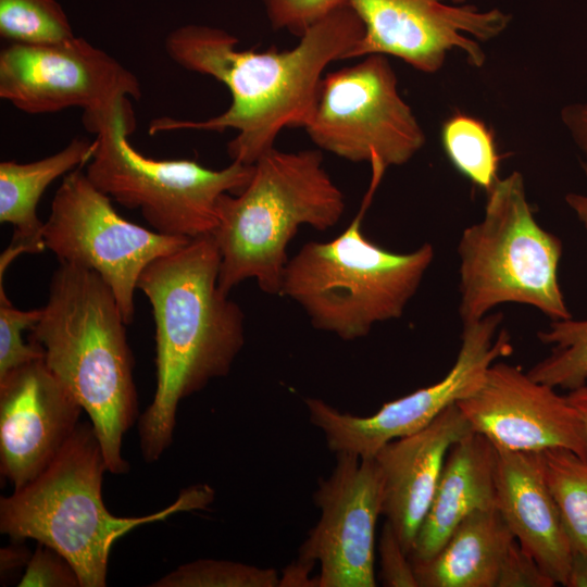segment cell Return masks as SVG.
<instances>
[{
  "mask_svg": "<svg viewBox=\"0 0 587 587\" xmlns=\"http://www.w3.org/2000/svg\"><path fill=\"white\" fill-rule=\"evenodd\" d=\"M220 263L205 235L159 257L138 279L155 323L157 387L138 425L146 462L172 445L180 401L227 375L243 347V313L218 287Z\"/></svg>",
  "mask_w": 587,
  "mask_h": 587,
  "instance_id": "2",
  "label": "cell"
},
{
  "mask_svg": "<svg viewBox=\"0 0 587 587\" xmlns=\"http://www.w3.org/2000/svg\"><path fill=\"white\" fill-rule=\"evenodd\" d=\"M321 517L299 548L302 562L320 563L319 587L376 586L375 529L383 515V479L375 459L336 453L313 495Z\"/></svg>",
  "mask_w": 587,
  "mask_h": 587,
  "instance_id": "14",
  "label": "cell"
},
{
  "mask_svg": "<svg viewBox=\"0 0 587 587\" xmlns=\"http://www.w3.org/2000/svg\"><path fill=\"white\" fill-rule=\"evenodd\" d=\"M380 180L372 174L359 213L339 236L303 245L283 273L280 295L301 305L314 327L344 340L399 319L435 257L428 242L399 253L365 237L362 220Z\"/></svg>",
  "mask_w": 587,
  "mask_h": 587,
  "instance_id": "6",
  "label": "cell"
},
{
  "mask_svg": "<svg viewBox=\"0 0 587 587\" xmlns=\"http://www.w3.org/2000/svg\"><path fill=\"white\" fill-rule=\"evenodd\" d=\"M30 557L32 553L25 546H22V541H18V545L2 548L0 551L1 572L5 573L27 565Z\"/></svg>",
  "mask_w": 587,
  "mask_h": 587,
  "instance_id": "33",
  "label": "cell"
},
{
  "mask_svg": "<svg viewBox=\"0 0 587 587\" xmlns=\"http://www.w3.org/2000/svg\"><path fill=\"white\" fill-rule=\"evenodd\" d=\"M561 121L583 154L582 166L587 175V101L565 105L561 110Z\"/></svg>",
  "mask_w": 587,
  "mask_h": 587,
  "instance_id": "32",
  "label": "cell"
},
{
  "mask_svg": "<svg viewBox=\"0 0 587 587\" xmlns=\"http://www.w3.org/2000/svg\"><path fill=\"white\" fill-rule=\"evenodd\" d=\"M497 449L496 508L520 546L565 586L573 547L545 478L540 452Z\"/></svg>",
  "mask_w": 587,
  "mask_h": 587,
  "instance_id": "18",
  "label": "cell"
},
{
  "mask_svg": "<svg viewBox=\"0 0 587 587\" xmlns=\"http://www.w3.org/2000/svg\"><path fill=\"white\" fill-rule=\"evenodd\" d=\"M345 208L319 150L286 152L274 147L264 152L242 191L218 200L212 237L221 257L220 289L228 295L252 278L262 291L280 295L287 246L298 228L334 227Z\"/></svg>",
  "mask_w": 587,
  "mask_h": 587,
  "instance_id": "5",
  "label": "cell"
},
{
  "mask_svg": "<svg viewBox=\"0 0 587 587\" xmlns=\"http://www.w3.org/2000/svg\"><path fill=\"white\" fill-rule=\"evenodd\" d=\"M540 455L572 547L587 555V458L566 449H548Z\"/></svg>",
  "mask_w": 587,
  "mask_h": 587,
  "instance_id": "22",
  "label": "cell"
},
{
  "mask_svg": "<svg viewBox=\"0 0 587 587\" xmlns=\"http://www.w3.org/2000/svg\"><path fill=\"white\" fill-rule=\"evenodd\" d=\"M43 242L59 260L95 271L114 295L126 324L143 270L191 239L147 229L123 218L111 198L78 167L64 176L43 224Z\"/></svg>",
  "mask_w": 587,
  "mask_h": 587,
  "instance_id": "9",
  "label": "cell"
},
{
  "mask_svg": "<svg viewBox=\"0 0 587 587\" xmlns=\"http://www.w3.org/2000/svg\"><path fill=\"white\" fill-rule=\"evenodd\" d=\"M0 35L26 45L57 43L75 36L57 0H0Z\"/></svg>",
  "mask_w": 587,
  "mask_h": 587,
  "instance_id": "25",
  "label": "cell"
},
{
  "mask_svg": "<svg viewBox=\"0 0 587 587\" xmlns=\"http://www.w3.org/2000/svg\"><path fill=\"white\" fill-rule=\"evenodd\" d=\"M496 467L497 449L482 434L471 432L450 448L411 561L432 558L466 516L496 507Z\"/></svg>",
  "mask_w": 587,
  "mask_h": 587,
  "instance_id": "19",
  "label": "cell"
},
{
  "mask_svg": "<svg viewBox=\"0 0 587 587\" xmlns=\"http://www.w3.org/2000/svg\"><path fill=\"white\" fill-rule=\"evenodd\" d=\"M566 397L580 417L587 442V383L578 388L570 390L566 394Z\"/></svg>",
  "mask_w": 587,
  "mask_h": 587,
  "instance_id": "35",
  "label": "cell"
},
{
  "mask_svg": "<svg viewBox=\"0 0 587 587\" xmlns=\"http://www.w3.org/2000/svg\"><path fill=\"white\" fill-rule=\"evenodd\" d=\"M502 322V313L490 312L464 324L457 359L440 380L385 403L370 416L342 413L321 399L307 398L311 423L321 429L334 453L374 457L387 442L423 429L445 410L473 395L490 365L512 354L511 336Z\"/></svg>",
  "mask_w": 587,
  "mask_h": 587,
  "instance_id": "11",
  "label": "cell"
},
{
  "mask_svg": "<svg viewBox=\"0 0 587 587\" xmlns=\"http://www.w3.org/2000/svg\"><path fill=\"white\" fill-rule=\"evenodd\" d=\"M364 24V34L346 59L370 54L392 55L412 67L435 73L452 50L473 66L486 55L488 41L509 26L511 15L480 10L465 0H347Z\"/></svg>",
  "mask_w": 587,
  "mask_h": 587,
  "instance_id": "12",
  "label": "cell"
},
{
  "mask_svg": "<svg viewBox=\"0 0 587 587\" xmlns=\"http://www.w3.org/2000/svg\"><path fill=\"white\" fill-rule=\"evenodd\" d=\"M457 251L462 325L504 303L530 305L551 321L572 317L559 283L562 241L535 218L521 173L487 191L482 220L462 232Z\"/></svg>",
  "mask_w": 587,
  "mask_h": 587,
  "instance_id": "8",
  "label": "cell"
},
{
  "mask_svg": "<svg viewBox=\"0 0 587 587\" xmlns=\"http://www.w3.org/2000/svg\"><path fill=\"white\" fill-rule=\"evenodd\" d=\"M363 58L326 73L304 129L319 148L348 161L384 170L402 165L424 146V132L401 98L386 55Z\"/></svg>",
  "mask_w": 587,
  "mask_h": 587,
  "instance_id": "10",
  "label": "cell"
},
{
  "mask_svg": "<svg viewBox=\"0 0 587 587\" xmlns=\"http://www.w3.org/2000/svg\"><path fill=\"white\" fill-rule=\"evenodd\" d=\"M472 430L457 404L373 457L383 479V515L409 554L433 500L450 448Z\"/></svg>",
  "mask_w": 587,
  "mask_h": 587,
  "instance_id": "17",
  "label": "cell"
},
{
  "mask_svg": "<svg viewBox=\"0 0 587 587\" xmlns=\"http://www.w3.org/2000/svg\"><path fill=\"white\" fill-rule=\"evenodd\" d=\"M137 76L83 37L47 45L11 42L0 52V97L28 114L87 111L141 98Z\"/></svg>",
  "mask_w": 587,
  "mask_h": 587,
  "instance_id": "13",
  "label": "cell"
},
{
  "mask_svg": "<svg viewBox=\"0 0 587 587\" xmlns=\"http://www.w3.org/2000/svg\"><path fill=\"white\" fill-rule=\"evenodd\" d=\"M555 585L537 561L514 539L503 558L497 587H553Z\"/></svg>",
  "mask_w": 587,
  "mask_h": 587,
  "instance_id": "31",
  "label": "cell"
},
{
  "mask_svg": "<svg viewBox=\"0 0 587 587\" xmlns=\"http://www.w3.org/2000/svg\"><path fill=\"white\" fill-rule=\"evenodd\" d=\"M380 578L387 587H419L413 564L394 528L386 521L379 537Z\"/></svg>",
  "mask_w": 587,
  "mask_h": 587,
  "instance_id": "30",
  "label": "cell"
},
{
  "mask_svg": "<svg viewBox=\"0 0 587 587\" xmlns=\"http://www.w3.org/2000/svg\"><path fill=\"white\" fill-rule=\"evenodd\" d=\"M41 312V308L24 311L14 307L0 280V377L21 365L45 359L40 345L23 340V332L40 320Z\"/></svg>",
  "mask_w": 587,
  "mask_h": 587,
  "instance_id": "27",
  "label": "cell"
},
{
  "mask_svg": "<svg viewBox=\"0 0 587 587\" xmlns=\"http://www.w3.org/2000/svg\"><path fill=\"white\" fill-rule=\"evenodd\" d=\"M95 149V139L78 137L46 158L26 163L12 160L0 163V222L14 227L12 242L0 258L1 275L20 254L46 249L45 223L37 215V205L57 178L83 167Z\"/></svg>",
  "mask_w": 587,
  "mask_h": 587,
  "instance_id": "20",
  "label": "cell"
},
{
  "mask_svg": "<svg viewBox=\"0 0 587 587\" xmlns=\"http://www.w3.org/2000/svg\"><path fill=\"white\" fill-rule=\"evenodd\" d=\"M28 341L88 414L108 471L128 472L123 437L138 417L134 358L113 292L91 270L59 262Z\"/></svg>",
  "mask_w": 587,
  "mask_h": 587,
  "instance_id": "3",
  "label": "cell"
},
{
  "mask_svg": "<svg viewBox=\"0 0 587 587\" xmlns=\"http://www.w3.org/2000/svg\"><path fill=\"white\" fill-rule=\"evenodd\" d=\"M587 176V175H586ZM565 202L587 230V193L570 192Z\"/></svg>",
  "mask_w": 587,
  "mask_h": 587,
  "instance_id": "36",
  "label": "cell"
},
{
  "mask_svg": "<svg viewBox=\"0 0 587 587\" xmlns=\"http://www.w3.org/2000/svg\"><path fill=\"white\" fill-rule=\"evenodd\" d=\"M84 127L96 135L86 174L103 193L127 209H137L163 235L197 238L217 226L218 200L248 185L253 164L233 161L211 170L192 160H157L129 142L136 117L129 98L83 114Z\"/></svg>",
  "mask_w": 587,
  "mask_h": 587,
  "instance_id": "7",
  "label": "cell"
},
{
  "mask_svg": "<svg viewBox=\"0 0 587 587\" xmlns=\"http://www.w3.org/2000/svg\"><path fill=\"white\" fill-rule=\"evenodd\" d=\"M82 411L43 359L0 377V472L14 489L53 461L79 424Z\"/></svg>",
  "mask_w": 587,
  "mask_h": 587,
  "instance_id": "16",
  "label": "cell"
},
{
  "mask_svg": "<svg viewBox=\"0 0 587 587\" xmlns=\"http://www.w3.org/2000/svg\"><path fill=\"white\" fill-rule=\"evenodd\" d=\"M565 586L587 587V555L576 549H573Z\"/></svg>",
  "mask_w": 587,
  "mask_h": 587,
  "instance_id": "34",
  "label": "cell"
},
{
  "mask_svg": "<svg viewBox=\"0 0 587 587\" xmlns=\"http://www.w3.org/2000/svg\"><path fill=\"white\" fill-rule=\"evenodd\" d=\"M364 34L358 13L342 4L312 24L291 49H238V38L217 27L188 24L165 39L167 55L179 66L211 76L229 90L232 101L205 121L157 117L149 134L175 130L237 135L227 143L232 161L252 165L286 127L305 128L316 110L327 65L346 59Z\"/></svg>",
  "mask_w": 587,
  "mask_h": 587,
  "instance_id": "1",
  "label": "cell"
},
{
  "mask_svg": "<svg viewBox=\"0 0 587 587\" xmlns=\"http://www.w3.org/2000/svg\"><path fill=\"white\" fill-rule=\"evenodd\" d=\"M515 538L497 508L466 516L432 558L411 561L419 587H497Z\"/></svg>",
  "mask_w": 587,
  "mask_h": 587,
  "instance_id": "21",
  "label": "cell"
},
{
  "mask_svg": "<svg viewBox=\"0 0 587 587\" xmlns=\"http://www.w3.org/2000/svg\"><path fill=\"white\" fill-rule=\"evenodd\" d=\"M18 586L80 587V582L76 571L64 557L38 542Z\"/></svg>",
  "mask_w": 587,
  "mask_h": 587,
  "instance_id": "29",
  "label": "cell"
},
{
  "mask_svg": "<svg viewBox=\"0 0 587 587\" xmlns=\"http://www.w3.org/2000/svg\"><path fill=\"white\" fill-rule=\"evenodd\" d=\"M457 405L472 430L496 448L566 449L587 458L584 426L566 395L533 379L519 365L496 361L480 387Z\"/></svg>",
  "mask_w": 587,
  "mask_h": 587,
  "instance_id": "15",
  "label": "cell"
},
{
  "mask_svg": "<svg viewBox=\"0 0 587 587\" xmlns=\"http://www.w3.org/2000/svg\"><path fill=\"white\" fill-rule=\"evenodd\" d=\"M538 339L550 353L527 371L533 379L569 391L587 383V319L551 321Z\"/></svg>",
  "mask_w": 587,
  "mask_h": 587,
  "instance_id": "23",
  "label": "cell"
},
{
  "mask_svg": "<svg viewBox=\"0 0 587 587\" xmlns=\"http://www.w3.org/2000/svg\"><path fill=\"white\" fill-rule=\"evenodd\" d=\"M105 459L93 427L79 423L53 461L32 482L0 498V532L14 541L34 539L64 557L80 587L107 585L114 542L141 525L202 510L214 498L207 484L184 488L166 508L145 516H116L102 499Z\"/></svg>",
  "mask_w": 587,
  "mask_h": 587,
  "instance_id": "4",
  "label": "cell"
},
{
  "mask_svg": "<svg viewBox=\"0 0 587 587\" xmlns=\"http://www.w3.org/2000/svg\"><path fill=\"white\" fill-rule=\"evenodd\" d=\"M442 148L452 165L486 192L498 182L500 155L489 128L478 118L455 114L441 127Z\"/></svg>",
  "mask_w": 587,
  "mask_h": 587,
  "instance_id": "24",
  "label": "cell"
},
{
  "mask_svg": "<svg viewBox=\"0 0 587 587\" xmlns=\"http://www.w3.org/2000/svg\"><path fill=\"white\" fill-rule=\"evenodd\" d=\"M275 569L239 562L199 559L179 565L150 586L153 587H276Z\"/></svg>",
  "mask_w": 587,
  "mask_h": 587,
  "instance_id": "26",
  "label": "cell"
},
{
  "mask_svg": "<svg viewBox=\"0 0 587 587\" xmlns=\"http://www.w3.org/2000/svg\"><path fill=\"white\" fill-rule=\"evenodd\" d=\"M275 30H287L300 37L312 24L347 0H261Z\"/></svg>",
  "mask_w": 587,
  "mask_h": 587,
  "instance_id": "28",
  "label": "cell"
}]
</instances>
